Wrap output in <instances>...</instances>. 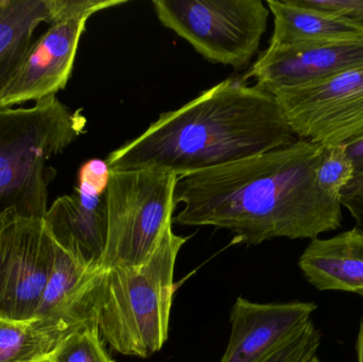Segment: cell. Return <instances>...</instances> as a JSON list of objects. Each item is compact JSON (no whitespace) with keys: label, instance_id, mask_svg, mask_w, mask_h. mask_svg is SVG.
<instances>
[{"label":"cell","instance_id":"1","mask_svg":"<svg viewBox=\"0 0 363 362\" xmlns=\"http://www.w3.org/2000/svg\"><path fill=\"white\" fill-rule=\"evenodd\" d=\"M325 146L298 140L289 146L179 176L172 223L230 230L241 242L315 239L342 225L339 200L324 195L317 170Z\"/></svg>","mask_w":363,"mask_h":362},{"label":"cell","instance_id":"2","mask_svg":"<svg viewBox=\"0 0 363 362\" xmlns=\"http://www.w3.org/2000/svg\"><path fill=\"white\" fill-rule=\"evenodd\" d=\"M273 94L242 80L223 81L106 159L110 171L157 169L177 176L226 165L298 140Z\"/></svg>","mask_w":363,"mask_h":362},{"label":"cell","instance_id":"3","mask_svg":"<svg viewBox=\"0 0 363 362\" xmlns=\"http://www.w3.org/2000/svg\"><path fill=\"white\" fill-rule=\"evenodd\" d=\"M187 239L174 234L170 225L143 265L102 269L97 324L102 339L115 352L148 358L167 341L176 293L174 267Z\"/></svg>","mask_w":363,"mask_h":362},{"label":"cell","instance_id":"4","mask_svg":"<svg viewBox=\"0 0 363 362\" xmlns=\"http://www.w3.org/2000/svg\"><path fill=\"white\" fill-rule=\"evenodd\" d=\"M86 119L57 96L31 108H0V217L14 210L45 219L48 187L57 171L47 166L85 131Z\"/></svg>","mask_w":363,"mask_h":362},{"label":"cell","instance_id":"5","mask_svg":"<svg viewBox=\"0 0 363 362\" xmlns=\"http://www.w3.org/2000/svg\"><path fill=\"white\" fill-rule=\"evenodd\" d=\"M178 176L157 169L108 170V242L102 269L138 267L172 223Z\"/></svg>","mask_w":363,"mask_h":362},{"label":"cell","instance_id":"6","mask_svg":"<svg viewBox=\"0 0 363 362\" xmlns=\"http://www.w3.org/2000/svg\"><path fill=\"white\" fill-rule=\"evenodd\" d=\"M157 19L211 63L239 70L257 55L269 9L262 0H155Z\"/></svg>","mask_w":363,"mask_h":362},{"label":"cell","instance_id":"7","mask_svg":"<svg viewBox=\"0 0 363 362\" xmlns=\"http://www.w3.org/2000/svg\"><path fill=\"white\" fill-rule=\"evenodd\" d=\"M45 219L14 210L0 217V319L32 322L55 263Z\"/></svg>","mask_w":363,"mask_h":362},{"label":"cell","instance_id":"8","mask_svg":"<svg viewBox=\"0 0 363 362\" xmlns=\"http://www.w3.org/2000/svg\"><path fill=\"white\" fill-rule=\"evenodd\" d=\"M273 95L298 140L328 147L363 138V68Z\"/></svg>","mask_w":363,"mask_h":362},{"label":"cell","instance_id":"9","mask_svg":"<svg viewBox=\"0 0 363 362\" xmlns=\"http://www.w3.org/2000/svg\"><path fill=\"white\" fill-rule=\"evenodd\" d=\"M108 169L104 162L85 164L76 193L57 198L45 217L55 244L81 265L91 269H102L108 242Z\"/></svg>","mask_w":363,"mask_h":362},{"label":"cell","instance_id":"10","mask_svg":"<svg viewBox=\"0 0 363 362\" xmlns=\"http://www.w3.org/2000/svg\"><path fill=\"white\" fill-rule=\"evenodd\" d=\"M363 68V38L269 47L247 76L274 94L324 82Z\"/></svg>","mask_w":363,"mask_h":362},{"label":"cell","instance_id":"11","mask_svg":"<svg viewBox=\"0 0 363 362\" xmlns=\"http://www.w3.org/2000/svg\"><path fill=\"white\" fill-rule=\"evenodd\" d=\"M102 269L85 267L55 244L52 271L33 325L57 346L77 329L97 322Z\"/></svg>","mask_w":363,"mask_h":362},{"label":"cell","instance_id":"12","mask_svg":"<svg viewBox=\"0 0 363 362\" xmlns=\"http://www.w3.org/2000/svg\"><path fill=\"white\" fill-rule=\"evenodd\" d=\"M87 19L76 17L51 23L33 43L16 76L0 97V108L38 102L65 89Z\"/></svg>","mask_w":363,"mask_h":362},{"label":"cell","instance_id":"13","mask_svg":"<svg viewBox=\"0 0 363 362\" xmlns=\"http://www.w3.org/2000/svg\"><path fill=\"white\" fill-rule=\"evenodd\" d=\"M311 302L255 303L238 298L230 310V337L220 362H259L311 321Z\"/></svg>","mask_w":363,"mask_h":362},{"label":"cell","instance_id":"14","mask_svg":"<svg viewBox=\"0 0 363 362\" xmlns=\"http://www.w3.org/2000/svg\"><path fill=\"white\" fill-rule=\"evenodd\" d=\"M298 267L318 290L363 297V230L355 227L328 239L311 240Z\"/></svg>","mask_w":363,"mask_h":362},{"label":"cell","instance_id":"15","mask_svg":"<svg viewBox=\"0 0 363 362\" xmlns=\"http://www.w3.org/2000/svg\"><path fill=\"white\" fill-rule=\"evenodd\" d=\"M52 21V0H0V97L35 42L36 28Z\"/></svg>","mask_w":363,"mask_h":362},{"label":"cell","instance_id":"16","mask_svg":"<svg viewBox=\"0 0 363 362\" xmlns=\"http://www.w3.org/2000/svg\"><path fill=\"white\" fill-rule=\"evenodd\" d=\"M267 4L274 16L269 47L363 38V32L353 26L301 6L296 0H268Z\"/></svg>","mask_w":363,"mask_h":362},{"label":"cell","instance_id":"17","mask_svg":"<svg viewBox=\"0 0 363 362\" xmlns=\"http://www.w3.org/2000/svg\"><path fill=\"white\" fill-rule=\"evenodd\" d=\"M55 349L52 342L32 322L0 319V362H35Z\"/></svg>","mask_w":363,"mask_h":362},{"label":"cell","instance_id":"18","mask_svg":"<svg viewBox=\"0 0 363 362\" xmlns=\"http://www.w3.org/2000/svg\"><path fill=\"white\" fill-rule=\"evenodd\" d=\"M47 356L52 362H114L104 348L97 322L64 338Z\"/></svg>","mask_w":363,"mask_h":362},{"label":"cell","instance_id":"19","mask_svg":"<svg viewBox=\"0 0 363 362\" xmlns=\"http://www.w3.org/2000/svg\"><path fill=\"white\" fill-rule=\"evenodd\" d=\"M354 176L353 164L347 153V146H328L324 149L321 164L317 170L320 191L340 201L341 191Z\"/></svg>","mask_w":363,"mask_h":362},{"label":"cell","instance_id":"20","mask_svg":"<svg viewBox=\"0 0 363 362\" xmlns=\"http://www.w3.org/2000/svg\"><path fill=\"white\" fill-rule=\"evenodd\" d=\"M322 336L313 321L259 362H309L315 357Z\"/></svg>","mask_w":363,"mask_h":362},{"label":"cell","instance_id":"21","mask_svg":"<svg viewBox=\"0 0 363 362\" xmlns=\"http://www.w3.org/2000/svg\"><path fill=\"white\" fill-rule=\"evenodd\" d=\"M301 6L325 13L363 32V0H296Z\"/></svg>","mask_w":363,"mask_h":362},{"label":"cell","instance_id":"22","mask_svg":"<svg viewBox=\"0 0 363 362\" xmlns=\"http://www.w3.org/2000/svg\"><path fill=\"white\" fill-rule=\"evenodd\" d=\"M347 153L353 164L354 176L340 193L341 204L363 200V138L347 146Z\"/></svg>","mask_w":363,"mask_h":362},{"label":"cell","instance_id":"23","mask_svg":"<svg viewBox=\"0 0 363 362\" xmlns=\"http://www.w3.org/2000/svg\"><path fill=\"white\" fill-rule=\"evenodd\" d=\"M341 205L345 206L350 210L357 223V227L363 230V200L345 202Z\"/></svg>","mask_w":363,"mask_h":362},{"label":"cell","instance_id":"24","mask_svg":"<svg viewBox=\"0 0 363 362\" xmlns=\"http://www.w3.org/2000/svg\"><path fill=\"white\" fill-rule=\"evenodd\" d=\"M358 362H363V318L360 323L359 334L357 340Z\"/></svg>","mask_w":363,"mask_h":362},{"label":"cell","instance_id":"25","mask_svg":"<svg viewBox=\"0 0 363 362\" xmlns=\"http://www.w3.org/2000/svg\"><path fill=\"white\" fill-rule=\"evenodd\" d=\"M35 362H52L48 358V356L44 357V358L40 359V361Z\"/></svg>","mask_w":363,"mask_h":362},{"label":"cell","instance_id":"26","mask_svg":"<svg viewBox=\"0 0 363 362\" xmlns=\"http://www.w3.org/2000/svg\"><path fill=\"white\" fill-rule=\"evenodd\" d=\"M309 362H322V361H320V359H319V358H318V357H317V356H315V357H313V359H311V361H309Z\"/></svg>","mask_w":363,"mask_h":362}]
</instances>
